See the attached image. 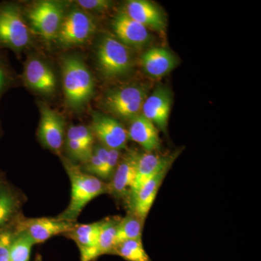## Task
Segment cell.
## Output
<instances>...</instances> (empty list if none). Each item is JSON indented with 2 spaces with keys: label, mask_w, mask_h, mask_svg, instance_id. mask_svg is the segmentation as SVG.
<instances>
[{
  "label": "cell",
  "mask_w": 261,
  "mask_h": 261,
  "mask_svg": "<svg viewBox=\"0 0 261 261\" xmlns=\"http://www.w3.org/2000/svg\"><path fill=\"white\" fill-rule=\"evenodd\" d=\"M65 169L70 178L71 193L68 207L56 218L75 222L84 207L94 198L109 193L108 185L102 179L84 172L75 163L63 159Z\"/></svg>",
  "instance_id": "obj_1"
},
{
  "label": "cell",
  "mask_w": 261,
  "mask_h": 261,
  "mask_svg": "<svg viewBox=\"0 0 261 261\" xmlns=\"http://www.w3.org/2000/svg\"><path fill=\"white\" fill-rule=\"evenodd\" d=\"M62 74L65 103L73 111H82L94 94L90 70L80 57L69 56L62 61Z\"/></svg>",
  "instance_id": "obj_2"
},
{
  "label": "cell",
  "mask_w": 261,
  "mask_h": 261,
  "mask_svg": "<svg viewBox=\"0 0 261 261\" xmlns=\"http://www.w3.org/2000/svg\"><path fill=\"white\" fill-rule=\"evenodd\" d=\"M31 40L20 7L14 3H0V49L18 53L28 47Z\"/></svg>",
  "instance_id": "obj_3"
},
{
  "label": "cell",
  "mask_w": 261,
  "mask_h": 261,
  "mask_svg": "<svg viewBox=\"0 0 261 261\" xmlns=\"http://www.w3.org/2000/svg\"><path fill=\"white\" fill-rule=\"evenodd\" d=\"M97 61L101 73L108 79L127 74L133 65L129 48L111 36H105L97 48Z\"/></svg>",
  "instance_id": "obj_4"
},
{
  "label": "cell",
  "mask_w": 261,
  "mask_h": 261,
  "mask_svg": "<svg viewBox=\"0 0 261 261\" xmlns=\"http://www.w3.org/2000/svg\"><path fill=\"white\" fill-rule=\"evenodd\" d=\"M27 17L34 33L46 42H51L56 40L65 18L64 7L60 2H37L29 8Z\"/></svg>",
  "instance_id": "obj_5"
},
{
  "label": "cell",
  "mask_w": 261,
  "mask_h": 261,
  "mask_svg": "<svg viewBox=\"0 0 261 261\" xmlns=\"http://www.w3.org/2000/svg\"><path fill=\"white\" fill-rule=\"evenodd\" d=\"M147 93L148 88L144 86H126L108 92L103 104L114 116L130 121L142 113Z\"/></svg>",
  "instance_id": "obj_6"
},
{
  "label": "cell",
  "mask_w": 261,
  "mask_h": 261,
  "mask_svg": "<svg viewBox=\"0 0 261 261\" xmlns=\"http://www.w3.org/2000/svg\"><path fill=\"white\" fill-rule=\"evenodd\" d=\"M96 29L93 18L85 11L75 8L65 15L56 40L63 47L82 45L93 36Z\"/></svg>",
  "instance_id": "obj_7"
},
{
  "label": "cell",
  "mask_w": 261,
  "mask_h": 261,
  "mask_svg": "<svg viewBox=\"0 0 261 261\" xmlns=\"http://www.w3.org/2000/svg\"><path fill=\"white\" fill-rule=\"evenodd\" d=\"M40 122L38 137L46 148L60 154L64 144L65 121L63 117L47 105L41 103Z\"/></svg>",
  "instance_id": "obj_8"
},
{
  "label": "cell",
  "mask_w": 261,
  "mask_h": 261,
  "mask_svg": "<svg viewBox=\"0 0 261 261\" xmlns=\"http://www.w3.org/2000/svg\"><path fill=\"white\" fill-rule=\"evenodd\" d=\"M92 130L101 143L108 149L126 148L128 132L118 120L99 112L92 113Z\"/></svg>",
  "instance_id": "obj_9"
},
{
  "label": "cell",
  "mask_w": 261,
  "mask_h": 261,
  "mask_svg": "<svg viewBox=\"0 0 261 261\" xmlns=\"http://www.w3.org/2000/svg\"><path fill=\"white\" fill-rule=\"evenodd\" d=\"M139 157L140 153L137 151L130 149L120 159L111 182L108 184L109 193L117 198L129 196L137 175Z\"/></svg>",
  "instance_id": "obj_10"
},
{
  "label": "cell",
  "mask_w": 261,
  "mask_h": 261,
  "mask_svg": "<svg viewBox=\"0 0 261 261\" xmlns=\"http://www.w3.org/2000/svg\"><path fill=\"white\" fill-rule=\"evenodd\" d=\"M172 104L170 89L159 86L146 98L142 106V116L152 122L158 129L166 132Z\"/></svg>",
  "instance_id": "obj_11"
},
{
  "label": "cell",
  "mask_w": 261,
  "mask_h": 261,
  "mask_svg": "<svg viewBox=\"0 0 261 261\" xmlns=\"http://www.w3.org/2000/svg\"><path fill=\"white\" fill-rule=\"evenodd\" d=\"M112 27L117 39L128 48L142 49L150 41L148 29L130 18L124 10L116 15Z\"/></svg>",
  "instance_id": "obj_12"
},
{
  "label": "cell",
  "mask_w": 261,
  "mask_h": 261,
  "mask_svg": "<svg viewBox=\"0 0 261 261\" xmlns=\"http://www.w3.org/2000/svg\"><path fill=\"white\" fill-rule=\"evenodd\" d=\"M75 224L58 218H37L24 221L19 231H25L36 245L44 243L57 235L65 234L74 227Z\"/></svg>",
  "instance_id": "obj_13"
},
{
  "label": "cell",
  "mask_w": 261,
  "mask_h": 261,
  "mask_svg": "<svg viewBox=\"0 0 261 261\" xmlns=\"http://www.w3.org/2000/svg\"><path fill=\"white\" fill-rule=\"evenodd\" d=\"M23 78L25 84L38 93L51 95L56 92L57 80L53 69L39 58H31L24 68Z\"/></svg>",
  "instance_id": "obj_14"
},
{
  "label": "cell",
  "mask_w": 261,
  "mask_h": 261,
  "mask_svg": "<svg viewBox=\"0 0 261 261\" xmlns=\"http://www.w3.org/2000/svg\"><path fill=\"white\" fill-rule=\"evenodd\" d=\"M170 168H164L155 176L145 182L140 190L129 198V208L141 219L145 221L147 215L153 205L160 187L166 177Z\"/></svg>",
  "instance_id": "obj_15"
},
{
  "label": "cell",
  "mask_w": 261,
  "mask_h": 261,
  "mask_svg": "<svg viewBox=\"0 0 261 261\" xmlns=\"http://www.w3.org/2000/svg\"><path fill=\"white\" fill-rule=\"evenodd\" d=\"M124 12L130 18L147 29L158 32H163L166 29V20L162 12L155 5L147 0L127 2Z\"/></svg>",
  "instance_id": "obj_16"
},
{
  "label": "cell",
  "mask_w": 261,
  "mask_h": 261,
  "mask_svg": "<svg viewBox=\"0 0 261 261\" xmlns=\"http://www.w3.org/2000/svg\"><path fill=\"white\" fill-rule=\"evenodd\" d=\"M176 154L160 155L153 152L140 154L137 163V175L128 199L140 190L141 187L164 168L171 167Z\"/></svg>",
  "instance_id": "obj_17"
},
{
  "label": "cell",
  "mask_w": 261,
  "mask_h": 261,
  "mask_svg": "<svg viewBox=\"0 0 261 261\" xmlns=\"http://www.w3.org/2000/svg\"><path fill=\"white\" fill-rule=\"evenodd\" d=\"M141 65L145 73L152 78H161L171 73L178 65L177 58L163 47H152L141 57Z\"/></svg>",
  "instance_id": "obj_18"
},
{
  "label": "cell",
  "mask_w": 261,
  "mask_h": 261,
  "mask_svg": "<svg viewBox=\"0 0 261 261\" xmlns=\"http://www.w3.org/2000/svg\"><path fill=\"white\" fill-rule=\"evenodd\" d=\"M128 139L140 145L146 152H153L161 147L159 129L142 114L130 121Z\"/></svg>",
  "instance_id": "obj_19"
},
{
  "label": "cell",
  "mask_w": 261,
  "mask_h": 261,
  "mask_svg": "<svg viewBox=\"0 0 261 261\" xmlns=\"http://www.w3.org/2000/svg\"><path fill=\"white\" fill-rule=\"evenodd\" d=\"M121 219L114 216L104 219L97 243L92 248L81 250V261H93L101 255L112 253L116 246L117 228Z\"/></svg>",
  "instance_id": "obj_20"
},
{
  "label": "cell",
  "mask_w": 261,
  "mask_h": 261,
  "mask_svg": "<svg viewBox=\"0 0 261 261\" xmlns=\"http://www.w3.org/2000/svg\"><path fill=\"white\" fill-rule=\"evenodd\" d=\"M103 222L104 219L92 224H75L65 235L75 242L80 251L92 248L97 243Z\"/></svg>",
  "instance_id": "obj_21"
},
{
  "label": "cell",
  "mask_w": 261,
  "mask_h": 261,
  "mask_svg": "<svg viewBox=\"0 0 261 261\" xmlns=\"http://www.w3.org/2000/svg\"><path fill=\"white\" fill-rule=\"evenodd\" d=\"M144 221L135 213L129 211L120 220L117 228L116 245L126 240H142Z\"/></svg>",
  "instance_id": "obj_22"
},
{
  "label": "cell",
  "mask_w": 261,
  "mask_h": 261,
  "mask_svg": "<svg viewBox=\"0 0 261 261\" xmlns=\"http://www.w3.org/2000/svg\"><path fill=\"white\" fill-rule=\"evenodd\" d=\"M127 261H152L145 251L142 240H130L117 244L112 253Z\"/></svg>",
  "instance_id": "obj_23"
},
{
  "label": "cell",
  "mask_w": 261,
  "mask_h": 261,
  "mask_svg": "<svg viewBox=\"0 0 261 261\" xmlns=\"http://www.w3.org/2000/svg\"><path fill=\"white\" fill-rule=\"evenodd\" d=\"M19 200L16 195L4 185H0V228L16 213Z\"/></svg>",
  "instance_id": "obj_24"
},
{
  "label": "cell",
  "mask_w": 261,
  "mask_h": 261,
  "mask_svg": "<svg viewBox=\"0 0 261 261\" xmlns=\"http://www.w3.org/2000/svg\"><path fill=\"white\" fill-rule=\"evenodd\" d=\"M34 244L25 231L15 233L10 249V261H29Z\"/></svg>",
  "instance_id": "obj_25"
},
{
  "label": "cell",
  "mask_w": 261,
  "mask_h": 261,
  "mask_svg": "<svg viewBox=\"0 0 261 261\" xmlns=\"http://www.w3.org/2000/svg\"><path fill=\"white\" fill-rule=\"evenodd\" d=\"M108 151H109V149L105 146L97 145L93 149L92 155L90 156L88 161H87V163H84L85 165L84 172L99 178V174L107 161Z\"/></svg>",
  "instance_id": "obj_26"
},
{
  "label": "cell",
  "mask_w": 261,
  "mask_h": 261,
  "mask_svg": "<svg viewBox=\"0 0 261 261\" xmlns=\"http://www.w3.org/2000/svg\"><path fill=\"white\" fill-rule=\"evenodd\" d=\"M66 138L73 139L88 148L93 149L94 135L92 129L85 126H71L67 132Z\"/></svg>",
  "instance_id": "obj_27"
},
{
  "label": "cell",
  "mask_w": 261,
  "mask_h": 261,
  "mask_svg": "<svg viewBox=\"0 0 261 261\" xmlns=\"http://www.w3.org/2000/svg\"><path fill=\"white\" fill-rule=\"evenodd\" d=\"M65 144L70 157L78 162L87 163L93 152V149L88 148L73 139L66 138Z\"/></svg>",
  "instance_id": "obj_28"
},
{
  "label": "cell",
  "mask_w": 261,
  "mask_h": 261,
  "mask_svg": "<svg viewBox=\"0 0 261 261\" xmlns=\"http://www.w3.org/2000/svg\"><path fill=\"white\" fill-rule=\"evenodd\" d=\"M121 157V150L109 149L107 161L102 168L99 178L102 180H111L113 173L119 163Z\"/></svg>",
  "instance_id": "obj_29"
},
{
  "label": "cell",
  "mask_w": 261,
  "mask_h": 261,
  "mask_svg": "<svg viewBox=\"0 0 261 261\" xmlns=\"http://www.w3.org/2000/svg\"><path fill=\"white\" fill-rule=\"evenodd\" d=\"M75 3L82 9L96 13L107 11L113 5V2L108 0H79Z\"/></svg>",
  "instance_id": "obj_30"
},
{
  "label": "cell",
  "mask_w": 261,
  "mask_h": 261,
  "mask_svg": "<svg viewBox=\"0 0 261 261\" xmlns=\"http://www.w3.org/2000/svg\"><path fill=\"white\" fill-rule=\"evenodd\" d=\"M15 233L9 230L0 231V261H10V249Z\"/></svg>",
  "instance_id": "obj_31"
},
{
  "label": "cell",
  "mask_w": 261,
  "mask_h": 261,
  "mask_svg": "<svg viewBox=\"0 0 261 261\" xmlns=\"http://www.w3.org/2000/svg\"><path fill=\"white\" fill-rule=\"evenodd\" d=\"M13 76L6 62L0 57V99L13 84Z\"/></svg>",
  "instance_id": "obj_32"
},
{
  "label": "cell",
  "mask_w": 261,
  "mask_h": 261,
  "mask_svg": "<svg viewBox=\"0 0 261 261\" xmlns=\"http://www.w3.org/2000/svg\"><path fill=\"white\" fill-rule=\"evenodd\" d=\"M34 261H42V257H41L40 256H38L37 258H36L35 260H34Z\"/></svg>",
  "instance_id": "obj_33"
}]
</instances>
